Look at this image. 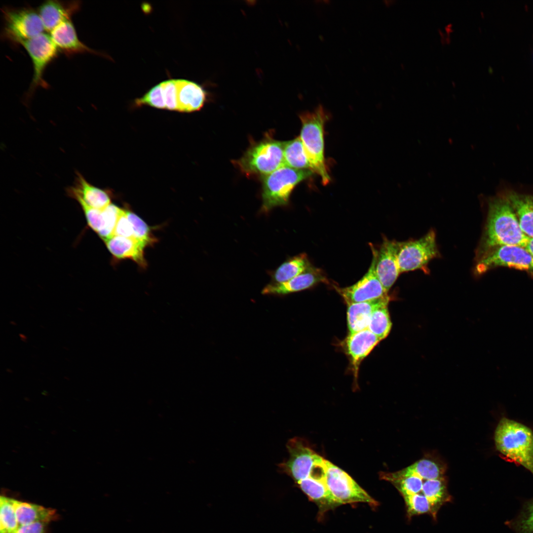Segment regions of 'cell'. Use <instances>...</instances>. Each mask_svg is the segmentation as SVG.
I'll list each match as a JSON object with an SVG mask.
<instances>
[{"label": "cell", "mask_w": 533, "mask_h": 533, "mask_svg": "<svg viewBox=\"0 0 533 533\" xmlns=\"http://www.w3.org/2000/svg\"><path fill=\"white\" fill-rule=\"evenodd\" d=\"M528 239L522 231L516 215L506 198L502 194L490 198L486 223L477 249V258L500 246L525 247Z\"/></svg>", "instance_id": "6da1fadb"}, {"label": "cell", "mask_w": 533, "mask_h": 533, "mask_svg": "<svg viewBox=\"0 0 533 533\" xmlns=\"http://www.w3.org/2000/svg\"><path fill=\"white\" fill-rule=\"evenodd\" d=\"M494 441L502 458L523 467L533 476V430L530 427L503 416L495 429Z\"/></svg>", "instance_id": "7a4b0ae2"}, {"label": "cell", "mask_w": 533, "mask_h": 533, "mask_svg": "<svg viewBox=\"0 0 533 533\" xmlns=\"http://www.w3.org/2000/svg\"><path fill=\"white\" fill-rule=\"evenodd\" d=\"M302 128L300 137L310 163L312 171L320 176L323 185L331 181L324 156V125L328 114L321 106L312 112L300 115Z\"/></svg>", "instance_id": "3957f363"}, {"label": "cell", "mask_w": 533, "mask_h": 533, "mask_svg": "<svg viewBox=\"0 0 533 533\" xmlns=\"http://www.w3.org/2000/svg\"><path fill=\"white\" fill-rule=\"evenodd\" d=\"M284 142L269 137L254 142L244 154L233 163L249 176L264 177L285 165Z\"/></svg>", "instance_id": "277c9868"}, {"label": "cell", "mask_w": 533, "mask_h": 533, "mask_svg": "<svg viewBox=\"0 0 533 533\" xmlns=\"http://www.w3.org/2000/svg\"><path fill=\"white\" fill-rule=\"evenodd\" d=\"M313 173L284 165L263 177L261 211L267 213L274 207L287 205L294 188Z\"/></svg>", "instance_id": "5b68a950"}, {"label": "cell", "mask_w": 533, "mask_h": 533, "mask_svg": "<svg viewBox=\"0 0 533 533\" xmlns=\"http://www.w3.org/2000/svg\"><path fill=\"white\" fill-rule=\"evenodd\" d=\"M287 459L278 464L281 473L290 476L296 484L308 478L325 459L316 453L303 438L295 437L286 444Z\"/></svg>", "instance_id": "8992f818"}, {"label": "cell", "mask_w": 533, "mask_h": 533, "mask_svg": "<svg viewBox=\"0 0 533 533\" xmlns=\"http://www.w3.org/2000/svg\"><path fill=\"white\" fill-rule=\"evenodd\" d=\"M3 38L19 44L44 33V27L38 11L32 7L6 6L2 9Z\"/></svg>", "instance_id": "52a82bcc"}, {"label": "cell", "mask_w": 533, "mask_h": 533, "mask_svg": "<svg viewBox=\"0 0 533 533\" xmlns=\"http://www.w3.org/2000/svg\"><path fill=\"white\" fill-rule=\"evenodd\" d=\"M397 262L400 273L420 269L429 272L427 265L439 253L434 230L416 240L397 242Z\"/></svg>", "instance_id": "ba28073f"}, {"label": "cell", "mask_w": 533, "mask_h": 533, "mask_svg": "<svg viewBox=\"0 0 533 533\" xmlns=\"http://www.w3.org/2000/svg\"><path fill=\"white\" fill-rule=\"evenodd\" d=\"M325 480L328 489L341 505L364 503L376 507L379 505L346 472L326 459Z\"/></svg>", "instance_id": "9c48e42d"}, {"label": "cell", "mask_w": 533, "mask_h": 533, "mask_svg": "<svg viewBox=\"0 0 533 533\" xmlns=\"http://www.w3.org/2000/svg\"><path fill=\"white\" fill-rule=\"evenodd\" d=\"M499 266L533 273V257L522 246H498L488 251L478 259L475 272L478 275H481Z\"/></svg>", "instance_id": "30bf717a"}, {"label": "cell", "mask_w": 533, "mask_h": 533, "mask_svg": "<svg viewBox=\"0 0 533 533\" xmlns=\"http://www.w3.org/2000/svg\"><path fill=\"white\" fill-rule=\"evenodd\" d=\"M20 45L28 53L33 66V76L27 93L28 97L31 96L38 87H48V83L43 78L44 72L47 66L57 57L59 50L50 35L45 33L24 41Z\"/></svg>", "instance_id": "8fae6325"}, {"label": "cell", "mask_w": 533, "mask_h": 533, "mask_svg": "<svg viewBox=\"0 0 533 533\" xmlns=\"http://www.w3.org/2000/svg\"><path fill=\"white\" fill-rule=\"evenodd\" d=\"M373 257L371 265L365 274L352 285L339 288L335 287L347 305L377 299L387 296L376 272L378 250L371 245Z\"/></svg>", "instance_id": "7c38bea8"}, {"label": "cell", "mask_w": 533, "mask_h": 533, "mask_svg": "<svg viewBox=\"0 0 533 533\" xmlns=\"http://www.w3.org/2000/svg\"><path fill=\"white\" fill-rule=\"evenodd\" d=\"M296 484L317 506L319 519L328 511L341 505L327 487L325 480V468L314 472Z\"/></svg>", "instance_id": "4fadbf2b"}, {"label": "cell", "mask_w": 533, "mask_h": 533, "mask_svg": "<svg viewBox=\"0 0 533 533\" xmlns=\"http://www.w3.org/2000/svg\"><path fill=\"white\" fill-rule=\"evenodd\" d=\"M397 241L384 237L378 250L376 272L387 293L400 273L397 262Z\"/></svg>", "instance_id": "5bb4252c"}, {"label": "cell", "mask_w": 533, "mask_h": 533, "mask_svg": "<svg viewBox=\"0 0 533 533\" xmlns=\"http://www.w3.org/2000/svg\"><path fill=\"white\" fill-rule=\"evenodd\" d=\"M327 281L323 271L312 266L288 281L269 283L264 288L262 293L267 295L282 296L305 290L319 283Z\"/></svg>", "instance_id": "9a60e30c"}, {"label": "cell", "mask_w": 533, "mask_h": 533, "mask_svg": "<svg viewBox=\"0 0 533 533\" xmlns=\"http://www.w3.org/2000/svg\"><path fill=\"white\" fill-rule=\"evenodd\" d=\"M381 341L368 329L348 334L344 341V347L349 358L355 379L361 362Z\"/></svg>", "instance_id": "2e32d148"}, {"label": "cell", "mask_w": 533, "mask_h": 533, "mask_svg": "<svg viewBox=\"0 0 533 533\" xmlns=\"http://www.w3.org/2000/svg\"><path fill=\"white\" fill-rule=\"evenodd\" d=\"M67 193L79 204L96 209L102 210L111 204L107 191L91 184L79 172L76 173L74 185L67 188Z\"/></svg>", "instance_id": "e0dca14e"}, {"label": "cell", "mask_w": 533, "mask_h": 533, "mask_svg": "<svg viewBox=\"0 0 533 533\" xmlns=\"http://www.w3.org/2000/svg\"><path fill=\"white\" fill-rule=\"evenodd\" d=\"M81 3L78 0H46L38 8L44 29L51 32L62 22L71 20L72 16L78 12Z\"/></svg>", "instance_id": "ac0fdd59"}, {"label": "cell", "mask_w": 533, "mask_h": 533, "mask_svg": "<svg viewBox=\"0 0 533 533\" xmlns=\"http://www.w3.org/2000/svg\"><path fill=\"white\" fill-rule=\"evenodd\" d=\"M50 33V38L58 50L68 55L90 53L104 56L103 54L87 46L79 40L71 20L62 22Z\"/></svg>", "instance_id": "d6986e66"}, {"label": "cell", "mask_w": 533, "mask_h": 533, "mask_svg": "<svg viewBox=\"0 0 533 533\" xmlns=\"http://www.w3.org/2000/svg\"><path fill=\"white\" fill-rule=\"evenodd\" d=\"M389 297L347 305V322L349 334L367 329L370 318L377 309L388 306Z\"/></svg>", "instance_id": "ffe728a7"}, {"label": "cell", "mask_w": 533, "mask_h": 533, "mask_svg": "<svg viewBox=\"0 0 533 533\" xmlns=\"http://www.w3.org/2000/svg\"><path fill=\"white\" fill-rule=\"evenodd\" d=\"M177 111L192 112L198 111L205 104L207 93L200 85L192 81L176 79Z\"/></svg>", "instance_id": "44dd1931"}, {"label": "cell", "mask_w": 533, "mask_h": 533, "mask_svg": "<svg viewBox=\"0 0 533 533\" xmlns=\"http://www.w3.org/2000/svg\"><path fill=\"white\" fill-rule=\"evenodd\" d=\"M502 194L512 207L523 232L528 238H533V195L513 190Z\"/></svg>", "instance_id": "7402d4cb"}, {"label": "cell", "mask_w": 533, "mask_h": 533, "mask_svg": "<svg viewBox=\"0 0 533 533\" xmlns=\"http://www.w3.org/2000/svg\"><path fill=\"white\" fill-rule=\"evenodd\" d=\"M105 242L108 249L116 258L130 259L141 266H146L144 256L146 246L136 239L114 235Z\"/></svg>", "instance_id": "603a6c76"}, {"label": "cell", "mask_w": 533, "mask_h": 533, "mask_svg": "<svg viewBox=\"0 0 533 533\" xmlns=\"http://www.w3.org/2000/svg\"><path fill=\"white\" fill-rule=\"evenodd\" d=\"M421 493L427 497L429 502L430 515L434 521H436L437 514L441 507L453 499L448 491L446 475L438 478H425Z\"/></svg>", "instance_id": "cb8c5ba5"}, {"label": "cell", "mask_w": 533, "mask_h": 533, "mask_svg": "<svg viewBox=\"0 0 533 533\" xmlns=\"http://www.w3.org/2000/svg\"><path fill=\"white\" fill-rule=\"evenodd\" d=\"M17 520L19 526L35 522L49 524L58 517L56 510L14 499Z\"/></svg>", "instance_id": "d4e9b609"}, {"label": "cell", "mask_w": 533, "mask_h": 533, "mask_svg": "<svg viewBox=\"0 0 533 533\" xmlns=\"http://www.w3.org/2000/svg\"><path fill=\"white\" fill-rule=\"evenodd\" d=\"M311 266L312 265L305 254H301L290 258L271 272V283H281L288 281Z\"/></svg>", "instance_id": "484cf974"}, {"label": "cell", "mask_w": 533, "mask_h": 533, "mask_svg": "<svg viewBox=\"0 0 533 533\" xmlns=\"http://www.w3.org/2000/svg\"><path fill=\"white\" fill-rule=\"evenodd\" d=\"M284 164L287 166L297 169L312 171L310 163L300 136L284 142Z\"/></svg>", "instance_id": "4316f807"}, {"label": "cell", "mask_w": 533, "mask_h": 533, "mask_svg": "<svg viewBox=\"0 0 533 533\" xmlns=\"http://www.w3.org/2000/svg\"><path fill=\"white\" fill-rule=\"evenodd\" d=\"M505 525L515 533H533V497L522 501L517 515Z\"/></svg>", "instance_id": "83f0119b"}, {"label": "cell", "mask_w": 533, "mask_h": 533, "mask_svg": "<svg viewBox=\"0 0 533 533\" xmlns=\"http://www.w3.org/2000/svg\"><path fill=\"white\" fill-rule=\"evenodd\" d=\"M19 527L14 506V499L0 498V533H15Z\"/></svg>", "instance_id": "f1b7e54d"}, {"label": "cell", "mask_w": 533, "mask_h": 533, "mask_svg": "<svg viewBox=\"0 0 533 533\" xmlns=\"http://www.w3.org/2000/svg\"><path fill=\"white\" fill-rule=\"evenodd\" d=\"M392 327L388 307L376 310L372 314L367 329L381 341L386 338Z\"/></svg>", "instance_id": "f546056e"}, {"label": "cell", "mask_w": 533, "mask_h": 533, "mask_svg": "<svg viewBox=\"0 0 533 533\" xmlns=\"http://www.w3.org/2000/svg\"><path fill=\"white\" fill-rule=\"evenodd\" d=\"M406 506L407 517L409 520L417 515L431 514L429 502L422 493L403 497Z\"/></svg>", "instance_id": "4dcf8cb0"}, {"label": "cell", "mask_w": 533, "mask_h": 533, "mask_svg": "<svg viewBox=\"0 0 533 533\" xmlns=\"http://www.w3.org/2000/svg\"><path fill=\"white\" fill-rule=\"evenodd\" d=\"M125 211L126 215L131 224L134 238L141 242L145 246L154 242L150 229L146 223L134 213Z\"/></svg>", "instance_id": "1f68e13d"}, {"label": "cell", "mask_w": 533, "mask_h": 533, "mask_svg": "<svg viewBox=\"0 0 533 533\" xmlns=\"http://www.w3.org/2000/svg\"><path fill=\"white\" fill-rule=\"evenodd\" d=\"M137 106L148 105L158 109H166L162 87L159 83L149 90L142 97L135 101Z\"/></svg>", "instance_id": "d6a6232c"}, {"label": "cell", "mask_w": 533, "mask_h": 533, "mask_svg": "<svg viewBox=\"0 0 533 533\" xmlns=\"http://www.w3.org/2000/svg\"><path fill=\"white\" fill-rule=\"evenodd\" d=\"M79 205L84 212L88 225L98 234L105 226V216L103 209L92 208L82 204Z\"/></svg>", "instance_id": "836d02e7"}, {"label": "cell", "mask_w": 533, "mask_h": 533, "mask_svg": "<svg viewBox=\"0 0 533 533\" xmlns=\"http://www.w3.org/2000/svg\"><path fill=\"white\" fill-rule=\"evenodd\" d=\"M160 83L162 87L166 109L171 111H177L176 79H168Z\"/></svg>", "instance_id": "e575fe53"}, {"label": "cell", "mask_w": 533, "mask_h": 533, "mask_svg": "<svg viewBox=\"0 0 533 533\" xmlns=\"http://www.w3.org/2000/svg\"><path fill=\"white\" fill-rule=\"evenodd\" d=\"M114 235L125 237L134 238V231L132 226L126 215L125 210H122L118 219Z\"/></svg>", "instance_id": "d590c367"}, {"label": "cell", "mask_w": 533, "mask_h": 533, "mask_svg": "<svg viewBox=\"0 0 533 533\" xmlns=\"http://www.w3.org/2000/svg\"><path fill=\"white\" fill-rule=\"evenodd\" d=\"M48 523L35 522L19 526L15 533H47Z\"/></svg>", "instance_id": "8d00e7d4"}, {"label": "cell", "mask_w": 533, "mask_h": 533, "mask_svg": "<svg viewBox=\"0 0 533 533\" xmlns=\"http://www.w3.org/2000/svg\"><path fill=\"white\" fill-rule=\"evenodd\" d=\"M525 248L533 257V238H529Z\"/></svg>", "instance_id": "74e56055"}, {"label": "cell", "mask_w": 533, "mask_h": 533, "mask_svg": "<svg viewBox=\"0 0 533 533\" xmlns=\"http://www.w3.org/2000/svg\"><path fill=\"white\" fill-rule=\"evenodd\" d=\"M20 337H21V338H23V339H22V340H26V337H25V336L24 335H22V334H20Z\"/></svg>", "instance_id": "f35d334b"}]
</instances>
